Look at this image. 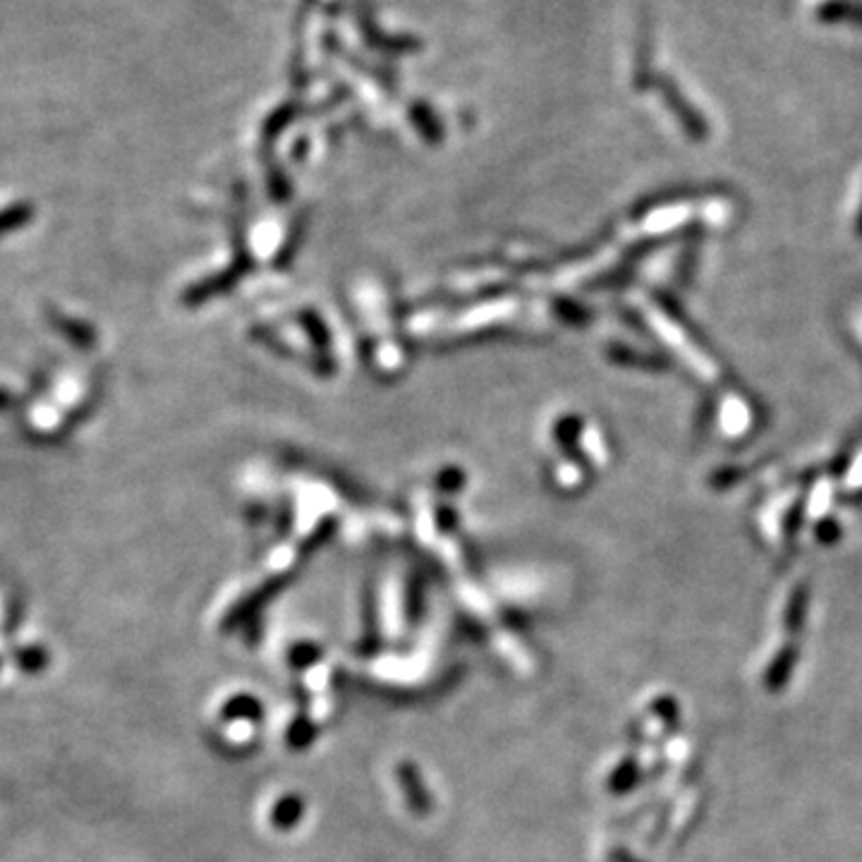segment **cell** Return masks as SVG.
<instances>
[{
    "label": "cell",
    "instance_id": "cell-1",
    "mask_svg": "<svg viewBox=\"0 0 862 862\" xmlns=\"http://www.w3.org/2000/svg\"><path fill=\"white\" fill-rule=\"evenodd\" d=\"M797 647L795 645H786L781 647L779 654L771 659V664L767 666V674H765V688L769 692H779L783 686H789V680L795 671V664H797Z\"/></svg>",
    "mask_w": 862,
    "mask_h": 862
},
{
    "label": "cell",
    "instance_id": "cell-2",
    "mask_svg": "<svg viewBox=\"0 0 862 862\" xmlns=\"http://www.w3.org/2000/svg\"><path fill=\"white\" fill-rule=\"evenodd\" d=\"M398 777H401V781H403V791L407 795L410 807H413L415 813H427L429 805H432V797L427 791H424V783L419 786V774L415 771V767L401 765V769H398Z\"/></svg>",
    "mask_w": 862,
    "mask_h": 862
},
{
    "label": "cell",
    "instance_id": "cell-3",
    "mask_svg": "<svg viewBox=\"0 0 862 862\" xmlns=\"http://www.w3.org/2000/svg\"><path fill=\"white\" fill-rule=\"evenodd\" d=\"M805 619H807V589L801 587L793 595V599L789 604V613H786V625L793 635L805 625Z\"/></svg>",
    "mask_w": 862,
    "mask_h": 862
},
{
    "label": "cell",
    "instance_id": "cell-4",
    "mask_svg": "<svg viewBox=\"0 0 862 862\" xmlns=\"http://www.w3.org/2000/svg\"><path fill=\"white\" fill-rule=\"evenodd\" d=\"M637 779V762L635 759H625V762L619 767V771L611 777V791L613 793H625L633 789V783Z\"/></svg>",
    "mask_w": 862,
    "mask_h": 862
},
{
    "label": "cell",
    "instance_id": "cell-5",
    "mask_svg": "<svg viewBox=\"0 0 862 862\" xmlns=\"http://www.w3.org/2000/svg\"><path fill=\"white\" fill-rule=\"evenodd\" d=\"M300 813H302L300 801H295V797H288V801H283V803L276 807L274 819H276V825H278V827H292V821L300 817Z\"/></svg>",
    "mask_w": 862,
    "mask_h": 862
}]
</instances>
